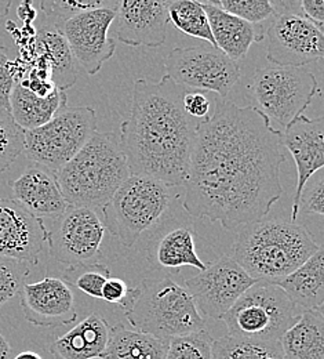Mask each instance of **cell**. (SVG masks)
<instances>
[{
	"mask_svg": "<svg viewBox=\"0 0 324 359\" xmlns=\"http://www.w3.org/2000/svg\"><path fill=\"white\" fill-rule=\"evenodd\" d=\"M196 128L183 206L227 231L261 222L283 194L281 132L254 105L216 97Z\"/></svg>",
	"mask_w": 324,
	"mask_h": 359,
	"instance_id": "obj_1",
	"label": "cell"
},
{
	"mask_svg": "<svg viewBox=\"0 0 324 359\" xmlns=\"http://www.w3.org/2000/svg\"><path fill=\"white\" fill-rule=\"evenodd\" d=\"M188 91L167 75L159 82H134L132 111L119 135L132 176L152 177L169 187L185 184L200 122L184 109Z\"/></svg>",
	"mask_w": 324,
	"mask_h": 359,
	"instance_id": "obj_2",
	"label": "cell"
},
{
	"mask_svg": "<svg viewBox=\"0 0 324 359\" xmlns=\"http://www.w3.org/2000/svg\"><path fill=\"white\" fill-rule=\"evenodd\" d=\"M304 225L286 220H261L240 226L232 259L257 282L276 285L319 250Z\"/></svg>",
	"mask_w": 324,
	"mask_h": 359,
	"instance_id": "obj_3",
	"label": "cell"
},
{
	"mask_svg": "<svg viewBox=\"0 0 324 359\" xmlns=\"http://www.w3.org/2000/svg\"><path fill=\"white\" fill-rule=\"evenodd\" d=\"M55 176L69 206L101 210L132 175L119 135L95 132Z\"/></svg>",
	"mask_w": 324,
	"mask_h": 359,
	"instance_id": "obj_4",
	"label": "cell"
},
{
	"mask_svg": "<svg viewBox=\"0 0 324 359\" xmlns=\"http://www.w3.org/2000/svg\"><path fill=\"white\" fill-rule=\"evenodd\" d=\"M125 315L139 332L162 340L190 334L206 326L185 287L169 276L142 279Z\"/></svg>",
	"mask_w": 324,
	"mask_h": 359,
	"instance_id": "obj_5",
	"label": "cell"
},
{
	"mask_svg": "<svg viewBox=\"0 0 324 359\" xmlns=\"http://www.w3.org/2000/svg\"><path fill=\"white\" fill-rule=\"evenodd\" d=\"M170 187L146 176H130L101 209L102 224L126 248L157 224L169 209Z\"/></svg>",
	"mask_w": 324,
	"mask_h": 359,
	"instance_id": "obj_6",
	"label": "cell"
},
{
	"mask_svg": "<svg viewBox=\"0 0 324 359\" xmlns=\"http://www.w3.org/2000/svg\"><path fill=\"white\" fill-rule=\"evenodd\" d=\"M297 307L278 285L257 282L223 316L228 336L234 339L279 341L294 325Z\"/></svg>",
	"mask_w": 324,
	"mask_h": 359,
	"instance_id": "obj_7",
	"label": "cell"
},
{
	"mask_svg": "<svg viewBox=\"0 0 324 359\" xmlns=\"http://www.w3.org/2000/svg\"><path fill=\"white\" fill-rule=\"evenodd\" d=\"M95 132V109L65 107L46 125L24 133V152L35 165L57 172L79 154Z\"/></svg>",
	"mask_w": 324,
	"mask_h": 359,
	"instance_id": "obj_8",
	"label": "cell"
},
{
	"mask_svg": "<svg viewBox=\"0 0 324 359\" xmlns=\"http://www.w3.org/2000/svg\"><path fill=\"white\" fill-rule=\"evenodd\" d=\"M255 107L269 122L287 128L311 105L319 93L316 76L305 68L261 67L248 88Z\"/></svg>",
	"mask_w": 324,
	"mask_h": 359,
	"instance_id": "obj_9",
	"label": "cell"
},
{
	"mask_svg": "<svg viewBox=\"0 0 324 359\" xmlns=\"http://www.w3.org/2000/svg\"><path fill=\"white\" fill-rule=\"evenodd\" d=\"M298 1H274L275 14L268 28V60L276 67L304 68L324 54L323 31L295 10Z\"/></svg>",
	"mask_w": 324,
	"mask_h": 359,
	"instance_id": "obj_10",
	"label": "cell"
},
{
	"mask_svg": "<svg viewBox=\"0 0 324 359\" xmlns=\"http://www.w3.org/2000/svg\"><path fill=\"white\" fill-rule=\"evenodd\" d=\"M167 76L192 90L213 91L227 98L240 79V67L220 48L211 45L176 47L164 58Z\"/></svg>",
	"mask_w": 324,
	"mask_h": 359,
	"instance_id": "obj_11",
	"label": "cell"
},
{
	"mask_svg": "<svg viewBox=\"0 0 324 359\" xmlns=\"http://www.w3.org/2000/svg\"><path fill=\"white\" fill-rule=\"evenodd\" d=\"M104 235L105 226L95 210L69 206L47 231V245L61 264H90L99 262Z\"/></svg>",
	"mask_w": 324,
	"mask_h": 359,
	"instance_id": "obj_12",
	"label": "cell"
},
{
	"mask_svg": "<svg viewBox=\"0 0 324 359\" xmlns=\"http://www.w3.org/2000/svg\"><path fill=\"white\" fill-rule=\"evenodd\" d=\"M254 283L231 256H221L207 267L186 279L185 289L202 318L223 319L239 297Z\"/></svg>",
	"mask_w": 324,
	"mask_h": 359,
	"instance_id": "obj_13",
	"label": "cell"
},
{
	"mask_svg": "<svg viewBox=\"0 0 324 359\" xmlns=\"http://www.w3.org/2000/svg\"><path fill=\"white\" fill-rule=\"evenodd\" d=\"M116 7L90 10L54 27L65 38L75 61L87 75H95L104 62L115 54V39L108 34L115 20Z\"/></svg>",
	"mask_w": 324,
	"mask_h": 359,
	"instance_id": "obj_14",
	"label": "cell"
},
{
	"mask_svg": "<svg viewBox=\"0 0 324 359\" xmlns=\"http://www.w3.org/2000/svg\"><path fill=\"white\" fill-rule=\"evenodd\" d=\"M43 220L10 198L0 199V257L38 266L47 243Z\"/></svg>",
	"mask_w": 324,
	"mask_h": 359,
	"instance_id": "obj_15",
	"label": "cell"
},
{
	"mask_svg": "<svg viewBox=\"0 0 324 359\" xmlns=\"http://www.w3.org/2000/svg\"><path fill=\"white\" fill-rule=\"evenodd\" d=\"M323 116L308 118L301 115L281 132V145L291 152L297 166V185L291 205V223H295L298 219L300 198L307 182L323 169Z\"/></svg>",
	"mask_w": 324,
	"mask_h": 359,
	"instance_id": "obj_16",
	"label": "cell"
},
{
	"mask_svg": "<svg viewBox=\"0 0 324 359\" xmlns=\"http://www.w3.org/2000/svg\"><path fill=\"white\" fill-rule=\"evenodd\" d=\"M20 304L25 319L41 327H59L73 323L78 310L72 287L58 276L25 283L20 292Z\"/></svg>",
	"mask_w": 324,
	"mask_h": 359,
	"instance_id": "obj_17",
	"label": "cell"
},
{
	"mask_svg": "<svg viewBox=\"0 0 324 359\" xmlns=\"http://www.w3.org/2000/svg\"><path fill=\"white\" fill-rule=\"evenodd\" d=\"M167 0L118 3L112 22L116 39L125 45L159 47L166 42L169 27Z\"/></svg>",
	"mask_w": 324,
	"mask_h": 359,
	"instance_id": "obj_18",
	"label": "cell"
},
{
	"mask_svg": "<svg viewBox=\"0 0 324 359\" xmlns=\"http://www.w3.org/2000/svg\"><path fill=\"white\" fill-rule=\"evenodd\" d=\"M14 201L35 217L57 219L69 205L66 203L55 172L35 165L10 182Z\"/></svg>",
	"mask_w": 324,
	"mask_h": 359,
	"instance_id": "obj_19",
	"label": "cell"
},
{
	"mask_svg": "<svg viewBox=\"0 0 324 359\" xmlns=\"http://www.w3.org/2000/svg\"><path fill=\"white\" fill-rule=\"evenodd\" d=\"M200 4L207 14L214 45L232 61L237 62V60L247 54L251 46L264 41L265 34L261 25L255 27L228 14L214 6L211 0L200 1Z\"/></svg>",
	"mask_w": 324,
	"mask_h": 359,
	"instance_id": "obj_20",
	"label": "cell"
},
{
	"mask_svg": "<svg viewBox=\"0 0 324 359\" xmlns=\"http://www.w3.org/2000/svg\"><path fill=\"white\" fill-rule=\"evenodd\" d=\"M111 325L92 314L69 332L59 336L50 347L54 359H102L109 340Z\"/></svg>",
	"mask_w": 324,
	"mask_h": 359,
	"instance_id": "obj_21",
	"label": "cell"
},
{
	"mask_svg": "<svg viewBox=\"0 0 324 359\" xmlns=\"http://www.w3.org/2000/svg\"><path fill=\"white\" fill-rule=\"evenodd\" d=\"M195 229L192 225H176L162 233L149 249V263L153 269H178L195 267L199 271L207 267L195 248Z\"/></svg>",
	"mask_w": 324,
	"mask_h": 359,
	"instance_id": "obj_22",
	"label": "cell"
},
{
	"mask_svg": "<svg viewBox=\"0 0 324 359\" xmlns=\"http://www.w3.org/2000/svg\"><path fill=\"white\" fill-rule=\"evenodd\" d=\"M279 287L287 294L295 307L304 311L323 310L324 250L321 246L302 266L284 279L279 280Z\"/></svg>",
	"mask_w": 324,
	"mask_h": 359,
	"instance_id": "obj_23",
	"label": "cell"
},
{
	"mask_svg": "<svg viewBox=\"0 0 324 359\" xmlns=\"http://www.w3.org/2000/svg\"><path fill=\"white\" fill-rule=\"evenodd\" d=\"M66 91L55 89L47 97H39L15 82L10 95V115L24 132L38 129L50 122L66 107Z\"/></svg>",
	"mask_w": 324,
	"mask_h": 359,
	"instance_id": "obj_24",
	"label": "cell"
},
{
	"mask_svg": "<svg viewBox=\"0 0 324 359\" xmlns=\"http://www.w3.org/2000/svg\"><path fill=\"white\" fill-rule=\"evenodd\" d=\"M279 343L284 359H324L323 310L298 314Z\"/></svg>",
	"mask_w": 324,
	"mask_h": 359,
	"instance_id": "obj_25",
	"label": "cell"
},
{
	"mask_svg": "<svg viewBox=\"0 0 324 359\" xmlns=\"http://www.w3.org/2000/svg\"><path fill=\"white\" fill-rule=\"evenodd\" d=\"M36 51L50 68L51 82L57 89L66 91L76 83V61L65 38L54 27L45 25L38 32Z\"/></svg>",
	"mask_w": 324,
	"mask_h": 359,
	"instance_id": "obj_26",
	"label": "cell"
},
{
	"mask_svg": "<svg viewBox=\"0 0 324 359\" xmlns=\"http://www.w3.org/2000/svg\"><path fill=\"white\" fill-rule=\"evenodd\" d=\"M170 340H162L125 325L111 326L102 359H164Z\"/></svg>",
	"mask_w": 324,
	"mask_h": 359,
	"instance_id": "obj_27",
	"label": "cell"
},
{
	"mask_svg": "<svg viewBox=\"0 0 324 359\" xmlns=\"http://www.w3.org/2000/svg\"><path fill=\"white\" fill-rule=\"evenodd\" d=\"M169 21L188 36L206 41L214 46L210 24L200 1L174 0L169 4Z\"/></svg>",
	"mask_w": 324,
	"mask_h": 359,
	"instance_id": "obj_28",
	"label": "cell"
},
{
	"mask_svg": "<svg viewBox=\"0 0 324 359\" xmlns=\"http://www.w3.org/2000/svg\"><path fill=\"white\" fill-rule=\"evenodd\" d=\"M213 359H284L279 341H257L224 336L213 343Z\"/></svg>",
	"mask_w": 324,
	"mask_h": 359,
	"instance_id": "obj_29",
	"label": "cell"
},
{
	"mask_svg": "<svg viewBox=\"0 0 324 359\" xmlns=\"http://www.w3.org/2000/svg\"><path fill=\"white\" fill-rule=\"evenodd\" d=\"M109 278L111 269L99 262L66 267L61 276L71 287L75 286L93 299H101L102 287Z\"/></svg>",
	"mask_w": 324,
	"mask_h": 359,
	"instance_id": "obj_30",
	"label": "cell"
},
{
	"mask_svg": "<svg viewBox=\"0 0 324 359\" xmlns=\"http://www.w3.org/2000/svg\"><path fill=\"white\" fill-rule=\"evenodd\" d=\"M115 0H47L41 3V8L48 20L47 25L58 27L62 22L90 10H98L104 7H115Z\"/></svg>",
	"mask_w": 324,
	"mask_h": 359,
	"instance_id": "obj_31",
	"label": "cell"
},
{
	"mask_svg": "<svg viewBox=\"0 0 324 359\" xmlns=\"http://www.w3.org/2000/svg\"><path fill=\"white\" fill-rule=\"evenodd\" d=\"M214 339L203 329L169 341L164 359H213Z\"/></svg>",
	"mask_w": 324,
	"mask_h": 359,
	"instance_id": "obj_32",
	"label": "cell"
},
{
	"mask_svg": "<svg viewBox=\"0 0 324 359\" xmlns=\"http://www.w3.org/2000/svg\"><path fill=\"white\" fill-rule=\"evenodd\" d=\"M24 133L13 121L10 112L0 109V175L24 152Z\"/></svg>",
	"mask_w": 324,
	"mask_h": 359,
	"instance_id": "obj_33",
	"label": "cell"
},
{
	"mask_svg": "<svg viewBox=\"0 0 324 359\" xmlns=\"http://www.w3.org/2000/svg\"><path fill=\"white\" fill-rule=\"evenodd\" d=\"M214 6L248 24L261 25L275 14L274 1L269 0H220Z\"/></svg>",
	"mask_w": 324,
	"mask_h": 359,
	"instance_id": "obj_34",
	"label": "cell"
},
{
	"mask_svg": "<svg viewBox=\"0 0 324 359\" xmlns=\"http://www.w3.org/2000/svg\"><path fill=\"white\" fill-rule=\"evenodd\" d=\"M28 263L0 257V309L20 294L31 272Z\"/></svg>",
	"mask_w": 324,
	"mask_h": 359,
	"instance_id": "obj_35",
	"label": "cell"
},
{
	"mask_svg": "<svg viewBox=\"0 0 324 359\" xmlns=\"http://www.w3.org/2000/svg\"><path fill=\"white\" fill-rule=\"evenodd\" d=\"M298 212H304L307 215H318L323 216L324 213V177L322 170L319 176L312 182L308 181L301 198Z\"/></svg>",
	"mask_w": 324,
	"mask_h": 359,
	"instance_id": "obj_36",
	"label": "cell"
},
{
	"mask_svg": "<svg viewBox=\"0 0 324 359\" xmlns=\"http://www.w3.org/2000/svg\"><path fill=\"white\" fill-rule=\"evenodd\" d=\"M133 296L134 287H129V285L120 278L111 276L102 287L101 300L111 304H116L123 311H126L133 302Z\"/></svg>",
	"mask_w": 324,
	"mask_h": 359,
	"instance_id": "obj_37",
	"label": "cell"
},
{
	"mask_svg": "<svg viewBox=\"0 0 324 359\" xmlns=\"http://www.w3.org/2000/svg\"><path fill=\"white\" fill-rule=\"evenodd\" d=\"M15 85L14 71L7 51L0 48V109L10 112V95Z\"/></svg>",
	"mask_w": 324,
	"mask_h": 359,
	"instance_id": "obj_38",
	"label": "cell"
},
{
	"mask_svg": "<svg viewBox=\"0 0 324 359\" xmlns=\"http://www.w3.org/2000/svg\"><path fill=\"white\" fill-rule=\"evenodd\" d=\"M184 109L190 118L204 121L211 114V102L203 93L190 90L184 97Z\"/></svg>",
	"mask_w": 324,
	"mask_h": 359,
	"instance_id": "obj_39",
	"label": "cell"
},
{
	"mask_svg": "<svg viewBox=\"0 0 324 359\" xmlns=\"http://www.w3.org/2000/svg\"><path fill=\"white\" fill-rule=\"evenodd\" d=\"M300 7L302 15L311 21L316 28L323 31L324 0H301Z\"/></svg>",
	"mask_w": 324,
	"mask_h": 359,
	"instance_id": "obj_40",
	"label": "cell"
},
{
	"mask_svg": "<svg viewBox=\"0 0 324 359\" xmlns=\"http://www.w3.org/2000/svg\"><path fill=\"white\" fill-rule=\"evenodd\" d=\"M13 357H14V354H13L11 346L0 333V359H13Z\"/></svg>",
	"mask_w": 324,
	"mask_h": 359,
	"instance_id": "obj_41",
	"label": "cell"
},
{
	"mask_svg": "<svg viewBox=\"0 0 324 359\" xmlns=\"http://www.w3.org/2000/svg\"><path fill=\"white\" fill-rule=\"evenodd\" d=\"M13 359H43L38 353H34V351H22L17 355H14Z\"/></svg>",
	"mask_w": 324,
	"mask_h": 359,
	"instance_id": "obj_42",
	"label": "cell"
},
{
	"mask_svg": "<svg viewBox=\"0 0 324 359\" xmlns=\"http://www.w3.org/2000/svg\"><path fill=\"white\" fill-rule=\"evenodd\" d=\"M11 7V1L10 0H0V17H4L8 14Z\"/></svg>",
	"mask_w": 324,
	"mask_h": 359,
	"instance_id": "obj_43",
	"label": "cell"
}]
</instances>
